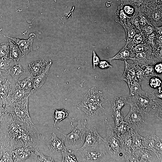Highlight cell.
Wrapping results in <instances>:
<instances>
[{"label": "cell", "instance_id": "cell-16", "mask_svg": "<svg viewBox=\"0 0 162 162\" xmlns=\"http://www.w3.org/2000/svg\"><path fill=\"white\" fill-rule=\"evenodd\" d=\"M52 63V61L50 60L48 62L47 64L43 70L40 74L34 77L32 94L40 88L44 83Z\"/></svg>", "mask_w": 162, "mask_h": 162}, {"label": "cell", "instance_id": "cell-45", "mask_svg": "<svg viewBox=\"0 0 162 162\" xmlns=\"http://www.w3.org/2000/svg\"><path fill=\"white\" fill-rule=\"evenodd\" d=\"M98 64L99 68L102 69L111 68L112 67V66L110 65L108 62L106 61H100Z\"/></svg>", "mask_w": 162, "mask_h": 162}, {"label": "cell", "instance_id": "cell-17", "mask_svg": "<svg viewBox=\"0 0 162 162\" xmlns=\"http://www.w3.org/2000/svg\"><path fill=\"white\" fill-rule=\"evenodd\" d=\"M48 62L43 58H40L30 63L28 67L30 73L35 76L40 74L44 69Z\"/></svg>", "mask_w": 162, "mask_h": 162}, {"label": "cell", "instance_id": "cell-52", "mask_svg": "<svg viewBox=\"0 0 162 162\" xmlns=\"http://www.w3.org/2000/svg\"><path fill=\"white\" fill-rule=\"evenodd\" d=\"M140 24L142 26L146 25L147 23L146 21L145 18H142L139 21Z\"/></svg>", "mask_w": 162, "mask_h": 162}, {"label": "cell", "instance_id": "cell-22", "mask_svg": "<svg viewBox=\"0 0 162 162\" xmlns=\"http://www.w3.org/2000/svg\"><path fill=\"white\" fill-rule=\"evenodd\" d=\"M16 64V62L9 57L0 59V72L4 76L8 75L11 68Z\"/></svg>", "mask_w": 162, "mask_h": 162}, {"label": "cell", "instance_id": "cell-15", "mask_svg": "<svg viewBox=\"0 0 162 162\" xmlns=\"http://www.w3.org/2000/svg\"><path fill=\"white\" fill-rule=\"evenodd\" d=\"M49 150L54 153L61 152L67 148L64 145L63 140L58 138L56 134H52L51 138L46 142Z\"/></svg>", "mask_w": 162, "mask_h": 162}, {"label": "cell", "instance_id": "cell-5", "mask_svg": "<svg viewBox=\"0 0 162 162\" xmlns=\"http://www.w3.org/2000/svg\"><path fill=\"white\" fill-rule=\"evenodd\" d=\"M70 122L72 127L71 132L68 134L63 135L65 138L66 143L74 147L83 142V136L88 129L86 128L87 122L86 119L82 121L79 120L77 125L75 127L72 122Z\"/></svg>", "mask_w": 162, "mask_h": 162}, {"label": "cell", "instance_id": "cell-58", "mask_svg": "<svg viewBox=\"0 0 162 162\" xmlns=\"http://www.w3.org/2000/svg\"><path fill=\"white\" fill-rule=\"evenodd\" d=\"M1 118H0V131H1V128H0V120H1Z\"/></svg>", "mask_w": 162, "mask_h": 162}, {"label": "cell", "instance_id": "cell-35", "mask_svg": "<svg viewBox=\"0 0 162 162\" xmlns=\"http://www.w3.org/2000/svg\"><path fill=\"white\" fill-rule=\"evenodd\" d=\"M130 128L128 124L124 120L121 122L118 125L115 126L113 130L119 136L128 132Z\"/></svg>", "mask_w": 162, "mask_h": 162}, {"label": "cell", "instance_id": "cell-4", "mask_svg": "<svg viewBox=\"0 0 162 162\" xmlns=\"http://www.w3.org/2000/svg\"><path fill=\"white\" fill-rule=\"evenodd\" d=\"M127 101L128 104L134 106L145 119L153 116L150 115L149 112L151 110L157 108L159 103L153 101L148 93L128 96Z\"/></svg>", "mask_w": 162, "mask_h": 162}, {"label": "cell", "instance_id": "cell-56", "mask_svg": "<svg viewBox=\"0 0 162 162\" xmlns=\"http://www.w3.org/2000/svg\"><path fill=\"white\" fill-rule=\"evenodd\" d=\"M147 32H148L149 34H151L153 31V29L150 26H148L147 28Z\"/></svg>", "mask_w": 162, "mask_h": 162}, {"label": "cell", "instance_id": "cell-36", "mask_svg": "<svg viewBox=\"0 0 162 162\" xmlns=\"http://www.w3.org/2000/svg\"><path fill=\"white\" fill-rule=\"evenodd\" d=\"M148 94L153 101L162 103V86L156 88L152 92Z\"/></svg>", "mask_w": 162, "mask_h": 162}, {"label": "cell", "instance_id": "cell-12", "mask_svg": "<svg viewBox=\"0 0 162 162\" xmlns=\"http://www.w3.org/2000/svg\"><path fill=\"white\" fill-rule=\"evenodd\" d=\"M108 100L103 92L98 90L96 87L89 89L85 94L83 100L101 105L106 103Z\"/></svg>", "mask_w": 162, "mask_h": 162}, {"label": "cell", "instance_id": "cell-47", "mask_svg": "<svg viewBox=\"0 0 162 162\" xmlns=\"http://www.w3.org/2000/svg\"><path fill=\"white\" fill-rule=\"evenodd\" d=\"M154 72L158 74H161L162 72V65L161 62L156 63L154 65Z\"/></svg>", "mask_w": 162, "mask_h": 162}, {"label": "cell", "instance_id": "cell-3", "mask_svg": "<svg viewBox=\"0 0 162 162\" xmlns=\"http://www.w3.org/2000/svg\"><path fill=\"white\" fill-rule=\"evenodd\" d=\"M29 97L5 107L3 108L4 112L20 122L34 124L28 112Z\"/></svg>", "mask_w": 162, "mask_h": 162}, {"label": "cell", "instance_id": "cell-33", "mask_svg": "<svg viewBox=\"0 0 162 162\" xmlns=\"http://www.w3.org/2000/svg\"><path fill=\"white\" fill-rule=\"evenodd\" d=\"M142 137L138 133L137 131L134 130L131 148L134 151L142 148Z\"/></svg>", "mask_w": 162, "mask_h": 162}, {"label": "cell", "instance_id": "cell-51", "mask_svg": "<svg viewBox=\"0 0 162 162\" xmlns=\"http://www.w3.org/2000/svg\"><path fill=\"white\" fill-rule=\"evenodd\" d=\"M132 22L135 26L138 28H139V20L137 18H133L132 20Z\"/></svg>", "mask_w": 162, "mask_h": 162}, {"label": "cell", "instance_id": "cell-26", "mask_svg": "<svg viewBox=\"0 0 162 162\" xmlns=\"http://www.w3.org/2000/svg\"><path fill=\"white\" fill-rule=\"evenodd\" d=\"M141 82L138 81L134 78L132 81L129 88L130 94L128 96L132 97L136 95H143L146 93L142 89Z\"/></svg>", "mask_w": 162, "mask_h": 162}, {"label": "cell", "instance_id": "cell-29", "mask_svg": "<svg viewBox=\"0 0 162 162\" xmlns=\"http://www.w3.org/2000/svg\"><path fill=\"white\" fill-rule=\"evenodd\" d=\"M123 155L125 158V162H139V160L132 149L128 148L123 145Z\"/></svg>", "mask_w": 162, "mask_h": 162}, {"label": "cell", "instance_id": "cell-9", "mask_svg": "<svg viewBox=\"0 0 162 162\" xmlns=\"http://www.w3.org/2000/svg\"><path fill=\"white\" fill-rule=\"evenodd\" d=\"M76 107L83 111L91 119L97 117L104 109L101 105L84 100L80 103Z\"/></svg>", "mask_w": 162, "mask_h": 162}, {"label": "cell", "instance_id": "cell-7", "mask_svg": "<svg viewBox=\"0 0 162 162\" xmlns=\"http://www.w3.org/2000/svg\"><path fill=\"white\" fill-rule=\"evenodd\" d=\"M85 133L86 137L84 143L78 150L88 148H96L102 142H104L105 139L100 135L95 127L87 129Z\"/></svg>", "mask_w": 162, "mask_h": 162}, {"label": "cell", "instance_id": "cell-44", "mask_svg": "<svg viewBox=\"0 0 162 162\" xmlns=\"http://www.w3.org/2000/svg\"><path fill=\"white\" fill-rule=\"evenodd\" d=\"M145 67V68L143 70L145 76L146 77L149 76H153L154 72V65H148Z\"/></svg>", "mask_w": 162, "mask_h": 162}, {"label": "cell", "instance_id": "cell-30", "mask_svg": "<svg viewBox=\"0 0 162 162\" xmlns=\"http://www.w3.org/2000/svg\"><path fill=\"white\" fill-rule=\"evenodd\" d=\"M133 132L130 128L128 132L120 135L123 145L128 148H131Z\"/></svg>", "mask_w": 162, "mask_h": 162}, {"label": "cell", "instance_id": "cell-13", "mask_svg": "<svg viewBox=\"0 0 162 162\" xmlns=\"http://www.w3.org/2000/svg\"><path fill=\"white\" fill-rule=\"evenodd\" d=\"M130 59L134 62V64L138 65L141 68L150 64L154 65L157 63L151 53L147 51L136 53L134 57Z\"/></svg>", "mask_w": 162, "mask_h": 162}, {"label": "cell", "instance_id": "cell-20", "mask_svg": "<svg viewBox=\"0 0 162 162\" xmlns=\"http://www.w3.org/2000/svg\"><path fill=\"white\" fill-rule=\"evenodd\" d=\"M130 48L126 45L121 49L115 56L112 57L105 59L108 62H110L114 59H118L126 61L132 58V53Z\"/></svg>", "mask_w": 162, "mask_h": 162}, {"label": "cell", "instance_id": "cell-19", "mask_svg": "<svg viewBox=\"0 0 162 162\" xmlns=\"http://www.w3.org/2000/svg\"><path fill=\"white\" fill-rule=\"evenodd\" d=\"M34 76L29 73L24 79L15 82L21 88L28 93L32 94L33 88Z\"/></svg>", "mask_w": 162, "mask_h": 162}, {"label": "cell", "instance_id": "cell-41", "mask_svg": "<svg viewBox=\"0 0 162 162\" xmlns=\"http://www.w3.org/2000/svg\"><path fill=\"white\" fill-rule=\"evenodd\" d=\"M34 153L38 156L37 162H54L55 161L52 158L46 156L43 154L39 152L38 150H36Z\"/></svg>", "mask_w": 162, "mask_h": 162}, {"label": "cell", "instance_id": "cell-8", "mask_svg": "<svg viewBox=\"0 0 162 162\" xmlns=\"http://www.w3.org/2000/svg\"><path fill=\"white\" fill-rule=\"evenodd\" d=\"M12 84L11 90L8 96L3 108L21 101L28 97L30 94L20 88L14 82Z\"/></svg>", "mask_w": 162, "mask_h": 162}, {"label": "cell", "instance_id": "cell-53", "mask_svg": "<svg viewBox=\"0 0 162 162\" xmlns=\"http://www.w3.org/2000/svg\"><path fill=\"white\" fill-rule=\"evenodd\" d=\"M6 77L0 72V85L2 84V82L5 81Z\"/></svg>", "mask_w": 162, "mask_h": 162}, {"label": "cell", "instance_id": "cell-1", "mask_svg": "<svg viewBox=\"0 0 162 162\" xmlns=\"http://www.w3.org/2000/svg\"><path fill=\"white\" fill-rule=\"evenodd\" d=\"M0 128L1 145L5 149L13 150L25 146L38 149L40 137L34 124L20 122L4 113Z\"/></svg>", "mask_w": 162, "mask_h": 162}, {"label": "cell", "instance_id": "cell-54", "mask_svg": "<svg viewBox=\"0 0 162 162\" xmlns=\"http://www.w3.org/2000/svg\"><path fill=\"white\" fill-rule=\"evenodd\" d=\"M4 149L3 147L1 145H0V161L2 157Z\"/></svg>", "mask_w": 162, "mask_h": 162}, {"label": "cell", "instance_id": "cell-24", "mask_svg": "<svg viewBox=\"0 0 162 162\" xmlns=\"http://www.w3.org/2000/svg\"><path fill=\"white\" fill-rule=\"evenodd\" d=\"M26 74L25 70L22 68L20 63L16 64L13 66L10 69L8 75L11 76L13 81L15 82H17L19 78L22 75Z\"/></svg>", "mask_w": 162, "mask_h": 162}, {"label": "cell", "instance_id": "cell-38", "mask_svg": "<svg viewBox=\"0 0 162 162\" xmlns=\"http://www.w3.org/2000/svg\"><path fill=\"white\" fill-rule=\"evenodd\" d=\"M135 75L134 78L138 81L142 82L145 79H148V77L145 76L144 70L140 66L135 65Z\"/></svg>", "mask_w": 162, "mask_h": 162}, {"label": "cell", "instance_id": "cell-46", "mask_svg": "<svg viewBox=\"0 0 162 162\" xmlns=\"http://www.w3.org/2000/svg\"><path fill=\"white\" fill-rule=\"evenodd\" d=\"M93 69H95L100 62L99 58L94 51H93Z\"/></svg>", "mask_w": 162, "mask_h": 162}, {"label": "cell", "instance_id": "cell-43", "mask_svg": "<svg viewBox=\"0 0 162 162\" xmlns=\"http://www.w3.org/2000/svg\"><path fill=\"white\" fill-rule=\"evenodd\" d=\"M12 151L5 149L0 162H14L12 159Z\"/></svg>", "mask_w": 162, "mask_h": 162}, {"label": "cell", "instance_id": "cell-23", "mask_svg": "<svg viewBox=\"0 0 162 162\" xmlns=\"http://www.w3.org/2000/svg\"><path fill=\"white\" fill-rule=\"evenodd\" d=\"M8 42L10 46L9 57L15 62H18L22 57L20 50L17 44L13 43L10 40H9Z\"/></svg>", "mask_w": 162, "mask_h": 162}, {"label": "cell", "instance_id": "cell-18", "mask_svg": "<svg viewBox=\"0 0 162 162\" xmlns=\"http://www.w3.org/2000/svg\"><path fill=\"white\" fill-rule=\"evenodd\" d=\"M124 62V70L120 79L124 81L130 88V84L135 75V65L129 63L126 61Z\"/></svg>", "mask_w": 162, "mask_h": 162}, {"label": "cell", "instance_id": "cell-55", "mask_svg": "<svg viewBox=\"0 0 162 162\" xmlns=\"http://www.w3.org/2000/svg\"><path fill=\"white\" fill-rule=\"evenodd\" d=\"M154 33H152L150 34L148 37V40L149 42L153 44V40H154Z\"/></svg>", "mask_w": 162, "mask_h": 162}, {"label": "cell", "instance_id": "cell-10", "mask_svg": "<svg viewBox=\"0 0 162 162\" xmlns=\"http://www.w3.org/2000/svg\"><path fill=\"white\" fill-rule=\"evenodd\" d=\"M96 148H88L80 150L82 161L93 162L100 161L107 154V152L97 150Z\"/></svg>", "mask_w": 162, "mask_h": 162}, {"label": "cell", "instance_id": "cell-6", "mask_svg": "<svg viewBox=\"0 0 162 162\" xmlns=\"http://www.w3.org/2000/svg\"><path fill=\"white\" fill-rule=\"evenodd\" d=\"M130 110L127 116L124 118L130 128L134 131H138L144 124L145 118L135 107L130 105Z\"/></svg>", "mask_w": 162, "mask_h": 162}, {"label": "cell", "instance_id": "cell-50", "mask_svg": "<svg viewBox=\"0 0 162 162\" xmlns=\"http://www.w3.org/2000/svg\"><path fill=\"white\" fill-rule=\"evenodd\" d=\"M128 1H130V2H132V3H134L137 4L138 5H142L144 2V0H128Z\"/></svg>", "mask_w": 162, "mask_h": 162}, {"label": "cell", "instance_id": "cell-11", "mask_svg": "<svg viewBox=\"0 0 162 162\" xmlns=\"http://www.w3.org/2000/svg\"><path fill=\"white\" fill-rule=\"evenodd\" d=\"M29 36V38L27 40L20 39L15 36H5L11 39L15 42L20 50L22 57H24L32 50L33 40L36 37L35 34L33 33H31Z\"/></svg>", "mask_w": 162, "mask_h": 162}, {"label": "cell", "instance_id": "cell-49", "mask_svg": "<svg viewBox=\"0 0 162 162\" xmlns=\"http://www.w3.org/2000/svg\"><path fill=\"white\" fill-rule=\"evenodd\" d=\"M152 17L154 20H157L160 18V14L159 12L155 11L153 13Z\"/></svg>", "mask_w": 162, "mask_h": 162}, {"label": "cell", "instance_id": "cell-32", "mask_svg": "<svg viewBox=\"0 0 162 162\" xmlns=\"http://www.w3.org/2000/svg\"><path fill=\"white\" fill-rule=\"evenodd\" d=\"M162 136L156 137L154 148L152 152L155 154L158 159L162 161Z\"/></svg>", "mask_w": 162, "mask_h": 162}, {"label": "cell", "instance_id": "cell-48", "mask_svg": "<svg viewBox=\"0 0 162 162\" xmlns=\"http://www.w3.org/2000/svg\"><path fill=\"white\" fill-rule=\"evenodd\" d=\"M124 10L125 13L128 15H131L134 12V9L131 7L129 6H125L124 7Z\"/></svg>", "mask_w": 162, "mask_h": 162}, {"label": "cell", "instance_id": "cell-21", "mask_svg": "<svg viewBox=\"0 0 162 162\" xmlns=\"http://www.w3.org/2000/svg\"><path fill=\"white\" fill-rule=\"evenodd\" d=\"M152 152L150 150L142 148L134 151V152L139 162H151L152 159Z\"/></svg>", "mask_w": 162, "mask_h": 162}, {"label": "cell", "instance_id": "cell-42", "mask_svg": "<svg viewBox=\"0 0 162 162\" xmlns=\"http://www.w3.org/2000/svg\"><path fill=\"white\" fill-rule=\"evenodd\" d=\"M148 83L151 87L155 89L162 86L161 80L157 76L152 77L150 79Z\"/></svg>", "mask_w": 162, "mask_h": 162}, {"label": "cell", "instance_id": "cell-37", "mask_svg": "<svg viewBox=\"0 0 162 162\" xmlns=\"http://www.w3.org/2000/svg\"><path fill=\"white\" fill-rule=\"evenodd\" d=\"M10 52L9 42H4L0 44V59L8 58Z\"/></svg>", "mask_w": 162, "mask_h": 162}, {"label": "cell", "instance_id": "cell-34", "mask_svg": "<svg viewBox=\"0 0 162 162\" xmlns=\"http://www.w3.org/2000/svg\"><path fill=\"white\" fill-rule=\"evenodd\" d=\"M62 155V162H77L76 156L74 155V152L70 149H67L61 152Z\"/></svg>", "mask_w": 162, "mask_h": 162}, {"label": "cell", "instance_id": "cell-27", "mask_svg": "<svg viewBox=\"0 0 162 162\" xmlns=\"http://www.w3.org/2000/svg\"><path fill=\"white\" fill-rule=\"evenodd\" d=\"M5 82L4 84L0 85V98L2 99L3 105L4 104L9 94L11 88L9 85L11 84L8 79L5 80Z\"/></svg>", "mask_w": 162, "mask_h": 162}, {"label": "cell", "instance_id": "cell-31", "mask_svg": "<svg viewBox=\"0 0 162 162\" xmlns=\"http://www.w3.org/2000/svg\"><path fill=\"white\" fill-rule=\"evenodd\" d=\"M69 112L64 109L57 110L55 109V111L53 116L54 121V126L55 127L56 124L61 121L66 117H68Z\"/></svg>", "mask_w": 162, "mask_h": 162}, {"label": "cell", "instance_id": "cell-28", "mask_svg": "<svg viewBox=\"0 0 162 162\" xmlns=\"http://www.w3.org/2000/svg\"><path fill=\"white\" fill-rule=\"evenodd\" d=\"M157 136L155 135H148L146 137H142V148L153 151Z\"/></svg>", "mask_w": 162, "mask_h": 162}, {"label": "cell", "instance_id": "cell-25", "mask_svg": "<svg viewBox=\"0 0 162 162\" xmlns=\"http://www.w3.org/2000/svg\"><path fill=\"white\" fill-rule=\"evenodd\" d=\"M128 104L127 97L124 96L116 97L111 102L113 112L117 111H121L123 107Z\"/></svg>", "mask_w": 162, "mask_h": 162}, {"label": "cell", "instance_id": "cell-2", "mask_svg": "<svg viewBox=\"0 0 162 162\" xmlns=\"http://www.w3.org/2000/svg\"><path fill=\"white\" fill-rule=\"evenodd\" d=\"M105 123L106 132L104 141L106 147L111 157L117 160L123 156L121 136L116 133L106 118L105 120Z\"/></svg>", "mask_w": 162, "mask_h": 162}, {"label": "cell", "instance_id": "cell-14", "mask_svg": "<svg viewBox=\"0 0 162 162\" xmlns=\"http://www.w3.org/2000/svg\"><path fill=\"white\" fill-rule=\"evenodd\" d=\"M35 150L32 148L25 146L19 147L12 151L14 162H22L29 157L31 153H34Z\"/></svg>", "mask_w": 162, "mask_h": 162}, {"label": "cell", "instance_id": "cell-57", "mask_svg": "<svg viewBox=\"0 0 162 162\" xmlns=\"http://www.w3.org/2000/svg\"><path fill=\"white\" fill-rule=\"evenodd\" d=\"M4 113V110L2 107V106L0 104V118L1 117L2 114Z\"/></svg>", "mask_w": 162, "mask_h": 162}, {"label": "cell", "instance_id": "cell-39", "mask_svg": "<svg viewBox=\"0 0 162 162\" xmlns=\"http://www.w3.org/2000/svg\"><path fill=\"white\" fill-rule=\"evenodd\" d=\"M131 52L134 53H136L147 51V50H150L151 48L147 44H139L131 48Z\"/></svg>", "mask_w": 162, "mask_h": 162}, {"label": "cell", "instance_id": "cell-40", "mask_svg": "<svg viewBox=\"0 0 162 162\" xmlns=\"http://www.w3.org/2000/svg\"><path fill=\"white\" fill-rule=\"evenodd\" d=\"M112 116L115 121V126H116L124 120L123 112L121 111H117L113 112Z\"/></svg>", "mask_w": 162, "mask_h": 162}]
</instances>
